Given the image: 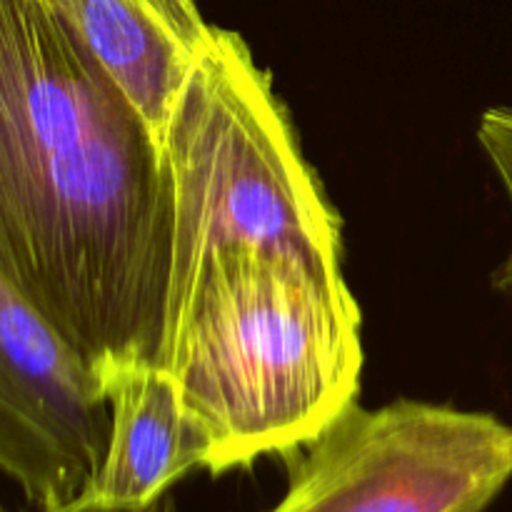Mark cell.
I'll use <instances>...</instances> for the list:
<instances>
[{"label":"cell","instance_id":"obj_1","mask_svg":"<svg viewBox=\"0 0 512 512\" xmlns=\"http://www.w3.org/2000/svg\"><path fill=\"white\" fill-rule=\"evenodd\" d=\"M163 150L45 0H0V275L95 378L158 363Z\"/></svg>","mask_w":512,"mask_h":512},{"label":"cell","instance_id":"obj_2","mask_svg":"<svg viewBox=\"0 0 512 512\" xmlns=\"http://www.w3.org/2000/svg\"><path fill=\"white\" fill-rule=\"evenodd\" d=\"M360 308L345 275L295 253L233 248L208 260L158 350L208 443L213 478L290 455L355 403Z\"/></svg>","mask_w":512,"mask_h":512},{"label":"cell","instance_id":"obj_3","mask_svg":"<svg viewBox=\"0 0 512 512\" xmlns=\"http://www.w3.org/2000/svg\"><path fill=\"white\" fill-rule=\"evenodd\" d=\"M160 150L173 205L163 340L183 318L200 270L225 250L295 253L343 275L338 210L243 35L213 25Z\"/></svg>","mask_w":512,"mask_h":512},{"label":"cell","instance_id":"obj_4","mask_svg":"<svg viewBox=\"0 0 512 512\" xmlns=\"http://www.w3.org/2000/svg\"><path fill=\"white\" fill-rule=\"evenodd\" d=\"M285 463L270 512H485L512 478V425L418 400L353 403Z\"/></svg>","mask_w":512,"mask_h":512},{"label":"cell","instance_id":"obj_5","mask_svg":"<svg viewBox=\"0 0 512 512\" xmlns=\"http://www.w3.org/2000/svg\"><path fill=\"white\" fill-rule=\"evenodd\" d=\"M108 435L103 383L0 275V473L38 510L75 503Z\"/></svg>","mask_w":512,"mask_h":512},{"label":"cell","instance_id":"obj_6","mask_svg":"<svg viewBox=\"0 0 512 512\" xmlns=\"http://www.w3.org/2000/svg\"><path fill=\"white\" fill-rule=\"evenodd\" d=\"M155 140L213 25L198 0H45Z\"/></svg>","mask_w":512,"mask_h":512},{"label":"cell","instance_id":"obj_7","mask_svg":"<svg viewBox=\"0 0 512 512\" xmlns=\"http://www.w3.org/2000/svg\"><path fill=\"white\" fill-rule=\"evenodd\" d=\"M110 435L103 463L78 503L90 512H143L190 470L208 443L185 413L178 383L158 363L118 370L105 383Z\"/></svg>","mask_w":512,"mask_h":512},{"label":"cell","instance_id":"obj_8","mask_svg":"<svg viewBox=\"0 0 512 512\" xmlns=\"http://www.w3.org/2000/svg\"><path fill=\"white\" fill-rule=\"evenodd\" d=\"M478 143L493 163L500 183L512 205V108H488L478 123ZM493 285L505 293H512V248L505 263L495 270Z\"/></svg>","mask_w":512,"mask_h":512},{"label":"cell","instance_id":"obj_9","mask_svg":"<svg viewBox=\"0 0 512 512\" xmlns=\"http://www.w3.org/2000/svg\"><path fill=\"white\" fill-rule=\"evenodd\" d=\"M143 512H175V503H173V498H170V495H165V498H160L158 503L150 505V508L143 510Z\"/></svg>","mask_w":512,"mask_h":512},{"label":"cell","instance_id":"obj_10","mask_svg":"<svg viewBox=\"0 0 512 512\" xmlns=\"http://www.w3.org/2000/svg\"><path fill=\"white\" fill-rule=\"evenodd\" d=\"M38 512H90V510H85L83 505H80L78 500H75V503L60 505V508H45V510H38Z\"/></svg>","mask_w":512,"mask_h":512},{"label":"cell","instance_id":"obj_11","mask_svg":"<svg viewBox=\"0 0 512 512\" xmlns=\"http://www.w3.org/2000/svg\"><path fill=\"white\" fill-rule=\"evenodd\" d=\"M0 512H5V510H3V508H0Z\"/></svg>","mask_w":512,"mask_h":512}]
</instances>
